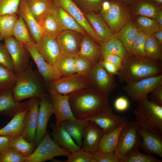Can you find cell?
I'll return each mask as SVG.
<instances>
[{
	"label": "cell",
	"instance_id": "obj_1",
	"mask_svg": "<svg viewBox=\"0 0 162 162\" xmlns=\"http://www.w3.org/2000/svg\"><path fill=\"white\" fill-rule=\"evenodd\" d=\"M68 95L71 111L78 119L83 120L110 106L108 96L92 86Z\"/></svg>",
	"mask_w": 162,
	"mask_h": 162
},
{
	"label": "cell",
	"instance_id": "obj_2",
	"mask_svg": "<svg viewBox=\"0 0 162 162\" xmlns=\"http://www.w3.org/2000/svg\"><path fill=\"white\" fill-rule=\"evenodd\" d=\"M161 61L148 58H137L128 55L122 59L117 75L119 82H134L162 75Z\"/></svg>",
	"mask_w": 162,
	"mask_h": 162
},
{
	"label": "cell",
	"instance_id": "obj_3",
	"mask_svg": "<svg viewBox=\"0 0 162 162\" xmlns=\"http://www.w3.org/2000/svg\"><path fill=\"white\" fill-rule=\"evenodd\" d=\"M17 76L16 85L13 89L14 98L16 102H19L32 97L40 99L47 94L45 89L46 85L42 76L38 70H33L31 65Z\"/></svg>",
	"mask_w": 162,
	"mask_h": 162
},
{
	"label": "cell",
	"instance_id": "obj_4",
	"mask_svg": "<svg viewBox=\"0 0 162 162\" xmlns=\"http://www.w3.org/2000/svg\"><path fill=\"white\" fill-rule=\"evenodd\" d=\"M137 102L134 113L139 127L162 136V107L151 102L148 95Z\"/></svg>",
	"mask_w": 162,
	"mask_h": 162
},
{
	"label": "cell",
	"instance_id": "obj_5",
	"mask_svg": "<svg viewBox=\"0 0 162 162\" xmlns=\"http://www.w3.org/2000/svg\"><path fill=\"white\" fill-rule=\"evenodd\" d=\"M98 13L104 20L113 34L117 33L130 20V4L118 0H110L106 9Z\"/></svg>",
	"mask_w": 162,
	"mask_h": 162
},
{
	"label": "cell",
	"instance_id": "obj_6",
	"mask_svg": "<svg viewBox=\"0 0 162 162\" xmlns=\"http://www.w3.org/2000/svg\"><path fill=\"white\" fill-rule=\"evenodd\" d=\"M136 121L128 122L120 133L114 152L120 160L124 162L128 154L131 152L139 149L142 137Z\"/></svg>",
	"mask_w": 162,
	"mask_h": 162
},
{
	"label": "cell",
	"instance_id": "obj_7",
	"mask_svg": "<svg viewBox=\"0 0 162 162\" xmlns=\"http://www.w3.org/2000/svg\"><path fill=\"white\" fill-rule=\"evenodd\" d=\"M70 153L69 151L57 145L46 131L34 152L26 158L25 162H44L47 160H53L55 157L60 156L68 157Z\"/></svg>",
	"mask_w": 162,
	"mask_h": 162
},
{
	"label": "cell",
	"instance_id": "obj_8",
	"mask_svg": "<svg viewBox=\"0 0 162 162\" xmlns=\"http://www.w3.org/2000/svg\"><path fill=\"white\" fill-rule=\"evenodd\" d=\"M85 74L91 86L107 96L117 86L114 75L108 73L99 62L93 64Z\"/></svg>",
	"mask_w": 162,
	"mask_h": 162
},
{
	"label": "cell",
	"instance_id": "obj_9",
	"mask_svg": "<svg viewBox=\"0 0 162 162\" xmlns=\"http://www.w3.org/2000/svg\"><path fill=\"white\" fill-rule=\"evenodd\" d=\"M4 45L8 50L12 61L14 72L18 75L27 69L30 65V55L22 43L13 36L5 39Z\"/></svg>",
	"mask_w": 162,
	"mask_h": 162
},
{
	"label": "cell",
	"instance_id": "obj_10",
	"mask_svg": "<svg viewBox=\"0 0 162 162\" xmlns=\"http://www.w3.org/2000/svg\"><path fill=\"white\" fill-rule=\"evenodd\" d=\"M23 45L36 64L38 71L46 85L61 78V75L57 68L54 65L50 64L44 60L33 41Z\"/></svg>",
	"mask_w": 162,
	"mask_h": 162
},
{
	"label": "cell",
	"instance_id": "obj_11",
	"mask_svg": "<svg viewBox=\"0 0 162 162\" xmlns=\"http://www.w3.org/2000/svg\"><path fill=\"white\" fill-rule=\"evenodd\" d=\"M62 94L68 95L75 91L91 86L86 75L76 73L62 77L58 80L46 85Z\"/></svg>",
	"mask_w": 162,
	"mask_h": 162
},
{
	"label": "cell",
	"instance_id": "obj_12",
	"mask_svg": "<svg viewBox=\"0 0 162 162\" xmlns=\"http://www.w3.org/2000/svg\"><path fill=\"white\" fill-rule=\"evenodd\" d=\"M124 91L134 102H137L162 85V74L146 78L134 82H126Z\"/></svg>",
	"mask_w": 162,
	"mask_h": 162
},
{
	"label": "cell",
	"instance_id": "obj_13",
	"mask_svg": "<svg viewBox=\"0 0 162 162\" xmlns=\"http://www.w3.org/2000/svg\"><path fill=\"white\" fill-rule=\"evenodd\" d=\"M83 35L72 30L62 31L56 38L61 54L74 58L79 52Z\"/></svg>",
	"mask_w": 162,
	"mask_h": 162
},
{
	"label": "cell",
	"instance_id": "obj_14",
	"mask_svg": "<svg viewBox=\"0 0 162 162\" xmlns=\"http://www.w3.org/2000/svg\"><path fill=\"white\" fill-rule=\"evenodd\" d=\"M56 6L65 10L75 21L100 46L102 42L93 27L85 16L83 13L72 0H52Z\"/></svg>",
	"mask_w": 162,
	"mask_h": 162
},
{
	"label": "cell",
	"instance_id": "obj_15",
	"mask_svg": "<svg viewBox=\"0 0 162 162\" xmlns=\"http://www.w3.org/2000/svg\"><path fill=\"white\" fill-rule=\"evenodd\" d=\"M48 88L53 113L56 118L55 125L59 126L62 122L65 120L76 119L71 111L68 95L60 94L52 89Z\"/></svg>",
	"mask_w": 162,
	"mask_h": 162
},
{
	"label": "cell",
	"instance_id": "obj_16",
	"mask_svg": "<svg viewBox=\"0 0 162 162\" xmlns=\"http://www.w3.org/2000/svg\"><path fill=\"white\" fill-rule=\"evenodd\" d=\"M82 120L95 122L102 129L104 133L128 122L125 117L114 114L110 106Z\"/></svg>",
	"mask_w": 162,
	"mask_h": 162
},
{
	"label": "cell",
	"instance_id": "obj_17",
	"mask_svg": "<svg viewBox=\"0 0 162 162\" xmlns=\"http://www.w3.org/2000/svg\"><path fill=\"white\" fill-rule=\"evenodd\" d=\"M40 102V99L38 97L30 98L27 101L28 110L25 118L22 135L28 142H35Z\"/></svg>",
	"mask_w": 162,
	"mask_h": 162
},
{
	"label": "cell",
	"instance_id": "obj_18",
	"mask_svg": "<svg viewBox=\"0 0 162 162\" xmlns=\"http://www.w3.org/2000/svg\"><path fill=\"white\" fill-rule=\"evenodd\" d=\"M35 143L37 146L41 142L45 133L49 120L53 113L52 103L48 94L40 98Z\"/></svg>",
	"mask_w": 162,
	"mask_h": 162
},
{
	"label": "cell",
	"instance_id": "obj_19",
	"mask_svg": "<svg viewBox=\"0 0 162 162\" xmlns=\"http://www.w3.org/2000/svg\"><path fill=\"white\" fill-rule=\"evenodd\" d=\"M104 134L102 129L95 122L87 121L83 132L84 140L81 148L94 154L96 153Z\"/></svg>",
	"mask_w": 162,
	"mask_h": 162
},
{
	"label": "cell",
	"instance_id": "obj_20",
	"mask_svg": "<svg viewBox=\"0 0 162 162\" xmlns=\"http://www.w3.org/2000/svg\"><path fill=\"white\" fill-rule=\"evenodd\" d=\"M27 107V102H17L15 101L13 89L0 90V115L13 117Z\"/></svg>",
	"mask_w": 162,
	"mask_h": 162
},
{
	"label": "cell",
	"instance_id": "obj_21",
	"mask_svg": "<svg viewBox=\"0 0 162 162\" xmlns=\"http://www.w3.org/2000/svg\"><path fill=\"white\" fill-rule=\"evenodd\" d=\"M138 131L142 140L139 146L143 152L153 154L162 158V136L154 134L138 126Z\"/></svg>",
	"mask_w": 162,
	"mask_h": 162
},
{
	"label": "cell",
	"instance_id": "obj_22",
	"mask_svg": "<svg viewBox=\"0 0 162 162\" xmlns=\"http://www.w3.org/2000/svg\"><path fill=\"white\" fill-rule=\"evenodd\" d=\"M17 14L23 19L33 41L37 44L41 38L40 28L30 11L26 0H21Z\"/></svg>",
	"mask_w": 162,
	"mask_h": 162
},
{
	"label": "cell",
	"instance_id": "obj_23",
	"mask_svg": "<svg viewBox=\"0 0 162 162\" xmlns=\"http://www.w3.org/2000/svg\"><path fill=\"white\" fill-rule=\"evenodd\" d=\"M52 8L60 33L65 30H72L77 32L83 35L87 34L69 14L62 8L56 5L53 2Z\"/></svg>",
	"mask_w": 162,
	"mask_h": 162
},
{
	"label": "cell",
	"instance_id": "obj_24",
	"mask_svg": "<svg viewBox=\"0 0 162 162\" xmlns=\"http://www.w3.org/2000/svg\"><path fill=\"white\" fill-rule=\"evenodd\" d=\"M36 44L43 58L50 64L54 65L61 55L55 38H41Z\"/></svg>",
	"mask_w": 162,
	"mask_h": 162
},
{
	"label": "cell",
	"instance_id": "obj_25",
	"mask_svg": "<svg viewBox=\"0 0 162 162\" xmlns=\"http://www.w3.org/2000/svg\"><path fill=\"white\" fill-rule=\"evenodd\" d=\"M101 55L100 46L88 34L83 35L78 56L86 58L94 64L99 62Z\"/></svg>",
	"mask_w": 162,
	"mask_h": 162
},
{
	"label": "cell",
	"instance_id": "obj_26",
	"mask_svg": "<svg viewBox=\"0 0 162 162\" xmlns=\"http://www.w3.org/2000/svg\"><path fill=\"white\" fill-rule=\"evenodd\" d=\"M83 13L93 27L102 43L113 37L114 34L99 13L94 12Z\"/></svg>",
	"mask_w": 162,
	"mask_h": 162
},
{
	"label": "cell",
	"instance_id": "obj_27",
	"mask_svg": "<svg viewBox=\"0 0 162 162\" xmlns=\"http://www.w3.org/2000/svg\"><path fill=\"white\" fill-rule=\"evenodd\" d=\"M131 13L156 19L162 6L152 0H136L130 4Z\"/></svg>",
	"mask_w": 162,
	"mask_h": 162
},
{
	"label": "cell",
	"instance_id": "obj_28",
	"mask_svg": "<svg viewBox=\"0 0 162 162\" xmlns=\"http://www.w3.org/2000/svg\"><path fill=\"white\" fill-rule=\"evenodd\" d=\"M28 110L27 107L14 116L6 125L0 129V136L15 138L22 135L24 129L25 118Z\"/></svg>",
	"mask_w": 162,
	"mask_h": 162
},
{
	"label": "cell",
	"instance_id": "obj_29",
	"mask_svg": "<svg viewBox=\"0 0 162 162\" xmlns=\"http://www.w3.org/2000/svg\"><path fill=\"white\" fill-rule=\"evenodd\" d=\"M52 129L50 134L53 138L54 141L60 147L69 151L71 153L79 150L81 147L76 144L73 138L64 128L60 125L56 126L50 124Z\"/></svg>",
	"mask_w": 162,
	"mask_h": 162
},
{
	"label": "cell",
	"instance_id": "obj_30",
	"mask_svg": "<svg viewBox=\"0 0 162 162\" xmlns=\"http://www.w3.org/2000/svg\"><path fill=\"white\" fill-rule=\"evenodd\" d=\"M38 23L40 28L41 38H56L61 33L52 5Z\"/></svg>",
	"mask_w": 162,
	"mask_h": 162
},
{
	"label": "cell",
	"instance_id": "obj_31",
	"mask_svg": "<svg viewBox=\"0 0 162 162\" xmlns=\"http://www.w3.org/2000/svg\"><path fill=\"white\" fill-rule=\"evenodd\" d=\"M126 123L120 124L110 132L104 133L100 140L96 153L102 154L114 152L121 132Z\"/></svg>",
	"mask_w": 162,
	"mask_h": 162
},
{
	"label": "cell",
	"instance_id": "obj_32",
	"mask_svg": "<svg viewBox=\"0 0 162 162\" xmlns=\"http://www.w3.org/2000/svg\"><path fill=\"white\" fill-rule=\"evenodd\" d=\"M139 32L130 20L115 34L129 56H131L132 45Z\"/></svg>",
	"mask_w": 162,
	"mask_h": 162
},
{
	"label": "cell",
	"instance_id": "obj_33",
	"mask_svg": "<svg viewBox=\"0 0 162 162\" xmlns=\"http://www.w3.org/2000/svg\"><path fill=\"white\" fill-rule=\"evenodd\" d=\"M87 121L76 118L68 120L62 122L60 125L63 127L76 144L81 147L82 144V139L83 131Z\"/></svg>",
	"mask_w": 162,
	"mask_h": 162
},
{
	"label": "cell",
	"instance_id": "obj_34",
	"mask_svg": "<svg viewBox=\"0 0 162 162\" xmlns=\"http://www.w3.org/2000/svg\"><path fill=\"white\" fill-rule=\"evenodd\" d=\"M100 47L101 56L106 54H113L123 59L128 55L125 48L115 34L112 38L103 42Z\"/></svg>",
	"mask_w": 162,
	"mask_h": 162
},
{
	"label": "cell",
	"instance_id": "obj_35",
	"mask_svg": "<svg viewBox=\"0 0 162 162\" xmlns=\"http://www.w3.org/2000/svg\"><path fill=\"white\" fill-rule=\"evenodd\" d=\"M135 16L133 23L139 32L149 36L162 29L155 19L142 16Z\"/></svg>",
	"mask_w": 162,
	"mask_h": 162
},
{
	"label": "cell",
	"instance_id": "obj_36",
	"mask_svg": "<svg viewBox=\"0 0 162 162\" xmlns=\"http://www.w3.org/2000/svg\"><path fill=\"white\" fill-rule=\"evenodd\" d=\"M29 9L34 17L38 23L50 9L52 0H26Z\"/></svg>",
	"mask_w": 162,
	"mask_h": 162
},
{
	"label": "cell",
	"instance_id": "obj_37",
	"mask_svg": "<svg viewBox=\"0 0 162 162\" xmlns=\"http://www.w3.org/2000/svg\"><path fill=\"white\" fill-rule=\"evenodd\" d=\"M37 147L35 142L27 141L22 135L13 139L10 143V148L16 149L26 158L32 154Z\"/></svg>",
	"mask_w": 162,
	"mask_h": 162
},
{
	"label": "cell",
	"instance_id": "obj_38",
	"mask_svg": "<svg viewBox=\"0 0 162 162\" xmlns=\"http://www.w3.org/2000/svg\"><path fill=\"white\" fill-rule=\"evenodd\" d=\"M162 44L152 35L148 36L144 47L146 57L161 61L162 59Z\"/></svg>",
	"mask_w": 162,
	"mask_h": 162
},
{
	"label": "cell",
	"instance_id": "obj_39",
	"mask_svg": "<svg viewBox=\"0 0 162 162\" xmlns=\"http://www.w3.org/2000/svg\"><path fill=\"white\" fill-rule=\"evenodd\" d=\"M18 16L17 14L0 16V33L2 40L13 36V29Z\"/></svg>",
	"mask_w": 162,
	"mask_h": 162
},
{
	"label": "cell",
	"instance_id": "obj_40",
	"mask_svg": "<svg viewBox=\"0 0 162 162\" xmlns=\"http://www.w3.org/2000/svg\"><path fill=\"white\" fill-rule=\"evenodd\" d=\"M12 34L16 40L23 44L33 40L25 22L19 15L14 26Z\"/></svg>",
	"mask_w": 162,
	"mask_h": 162
},
{
	"label": "cell",
	"instance_id": "obj_41",
	"mask_svg": "<svg viewBox=\"0 0 162 162\" xmlns=\"http://www.w3.org/2000/svg\"><path fill=\"white\" fill-rule=\"evenodd\" d=\"M54 65L60 73L62 77L72 75L76 73L74 58L62 54Z\"/></svg>",
	"mask_w": 162,
	"mask_h": 162
},
{
	"label": "cell",
	"instance_id": "obj_42",
	"mask_svg": "<svg viewBox=\"0 0 162 162\" xmlns=\"http://www.w3.org/2000/svg\"><path fill=\"white\" fill-rule=\"evenodd\" d=\"M17 78L13 71L0 64V90L13 89Z\"/></svg>",
	"mask_w": 162,
	"mask_h": 162
},
{
	"label": "cell",
	"instance_id": "obj_43",
	"mask_svg": "<svg viewBox=\"0 0 162 162\" xmlns=\"http://www.w3.org/2000/svg\"><path fill=\"white\" fill-rule=\"evenodd\" d=\"M148 36L142 32H139L132 45L131 56L137 58H147L144 47Z\"/></svg>",
	"mask_w": 162,
	"mask_h": 162
},
{
	"label": "cell",
	"instance_id": "obj_44",
	"mask_svg": "<svg viewBox=\"0 0 162 162\" xmlns=\"http://www.w3.org/2000/svg\"><path fill=\"white\" fill-rule=\"evenodd\" d=\"M83 13L94 12L98 13L105 0H72Z\"/></svg>",
	"mask_w": 162,
	"mask_h": 162
},
{
	"label": "cell",
	"instance_id": "obj_45",
	"mask_svg": "<svg viewBox=\"0 0 162 162\" xmlns=\"http://www.w3.org/2000/svg\"><path fill=\"white\" fill-rule=\"evenodd\" d=\"M94 154L81 148L70 154L67 157V160L63 162H96Z\"/></svg>",
	"mask_w": 162,
	"mask_h": 162
},
{
	"label": "cell",
	"instance_id": "obj_46",
	"mask_svg": "<svg viewBox=\"0 0 162 162\" xmlns=\"http://www.w3.org/2000/svg\"><path fill=\"white\" fill-rule=\"evenodd\" d=\"M162 160L151 154L141 153L139 149L130 152L124 162H161Z\"/></svg>",
	"mask_w": 162,
	"mask_h": 162
},
{
	"label": "cell",
	"instance_id": "obj_47",
	"mask_svg": "<svg viewBox=\"0 0 162 162\" xmlns=\"http://www.w3.org/2000/svg\"><path fill=\"white\" fill-rule=\"evenodd\" d=\"M21 0H0V16L17 14Z\"/></svg>",
	"mask_w": 162,
	"mask_h": 162
},
{
	"label": "cell",
	"instance_id": "obj_48",
	"mask_svg": "<svg viewBox=\"0 0 162 162\" xmlns=\"http://www.w3.org/2000/svg\"><path fill=\"white\" fill-rule=\"evenodd\" d=\"M26 158L17 150L11 148L0 154V162H25Z\"/></svg>",
	"mask_w": 162,
	"mask_h": 162
},
{
	"label": "cell",
	"instance_id": "obj_49",
	"mask_svg": "<svg viewBox=\"0 0 162 162\" xmlns=\"http://www.w3.org/2000/svg\"><path fill=\"white\" fill-rule=\"evenodd\" d=\"M76 73L86 74L93 65L86 58L77 56L74 58Z\"/></svg>",
	"mask_w": 162,
	"mask_h": 162
},
{
	"label": "cell",
	"instance_id": "obj_50",
	"mask_svg": "<svg viewBox=\"0 0 162 162\" xmlns=\"http://www.w3.org/2000/svg\"><path fill=\"white\" fill-rule=\"evenodd\" d=\"M0 64L14 71V66L10 54L4 44L0 43Z\"/></svg>",
	"mask_w": 162,
	"mask_h": 162
},
{
	"label": "cell",
	"instance_id": "obj_51",
	"mask_svg": "<svg viewBox=\"0 0 162 162\" xmlns=\"http://www.w3.org/2000/svg\"><path fill=\"white\" fill-rule=\"evenodd\" d=\"M96 162H120V160L114 152L93 154Z\"/></svg>",
	"mask_w": 162,
	"mask_h": 162
},
{
	"label": "cell",
	"instance_id": "obj_52",
	"mask_svg": "<svg viewBox=\"0 0 162 162\" xmlns=\"http://www.w3.org/2000/svg\"><path fill=\"white\" fill-rule=\"evenodd\" d=\"M151 93L149 100L152 102L162 107V85L156 88Z\"/></svg>",
	"mask_w": 162,
	"mask_h": 162
},
{
	"label": "cell",
	"instance_id": "obj_53",
	"mask_svg": "<svg viewBox=\"0 0 162 162\" xmlns=\"http://www.w3.org/2000/svg\"><path fill=\"white\" fill-rule=\"evenodd\" d=\"M101 59L106 60L112 63L117 68L118 70L122 67V58L116 55L105 54L101 56Z\"/></svg>",
	"mask_w": 162,
	"mask_h": 162
},
{
	"label": "cell",
	"instance_id": "obj_54",
	"mask_svg": "<svg viewBox=\"0 0 162 162\" xmlns=\"http://www.w3.org/2000/svg\"><path fill=\"white\" fill-rule=\"evenodd\" d=\"M129 102L125 97H120L118 98L114 102L115 108L119 111H123L128 109L129 106Z\"/></svg>",
	"mask_w": 162,
	"mask_h": 162
},
{
	"label": "cell",
	"instance_id": "obj_55",
	"mask_svg": "<svg viewBox=\"0 0 162 162\" xmlns=\"http://www.w3.org/2000/svg\"><path fill=\"white\" fill-rule=\"evenodd\" d=\"M14 138L10 136H0V154L4 153L10 148V142Z\"/></svg>",
	"mask_w": 162,
	"mask_h": 162
},
{
	"label": "cell",
	"instance_id": "obj_56",
	"mask_svg": "<svg viewBox=\"0 0 162 162\" xmlns=\"http://www.w3.org/2000/svg\"><path fill=\"white\" fill-rule=\"evenodd\" d=\"M99 62L106 71L111 75H117L118 70L113 64L106 60L101 59Z\"/></svg>",
	"mask_w": 162,
	"mask_h": 162
},
{
	"label": "cell",
	"instance_id": "obj_57",
	"mask_svg": "<svg viewBox=\"0 0 162 162\" xmlns=\"http://www.w3.org/2000/svg\"><path fill=\"white\" fill-rule=\"evenodd\" d=\"M151 35L162 43V29L153 33Z\"/></svg>",
	"mask_w": 162,
	"mask_h": 162
},
{
	"label": "cell",
	"instance_id": "obj_58",
	"mask_svg": "<svg viewBox=\"0 0 162 162\" xmlns=\"http://www.w3.org/2000/svg\"><path fill=\"white\" fill-rule=\"evenodd\" d=\"M156 20L161 28H162V10H161L158 13Z\"/></svg>",
	"mask_w": 162,
	"mask_h": 162
},
{
	"label": "cell",
	"instance_id": "obj_59",
	"mask_svg": "<svg viewBox=\"0 0 162 162\" xmlns=\"http://www.w3.org/2000/svg\"><path fill=\"white\" fill-rule=\"evenodd\" d=\"M123 2L126 4H130L136 0H118Z\"/></svg>",
	"mask_w": 162,
	"mask_h": 162
},
{
	"label": "cell",
	"instance_id": "obj_60",
	"mask_svg": "<svg viewBox=\"0 0 162 162\" xmlns=\"http://www.w3.org/2000/svg\"><path fill=\"white\" fill-rule=\"evenodd\" d=\"M158 3L160 6H162V0H152Z\"/></svg>",
	"mask_w": 162,
	"mask_h": 162
},
{
	"label": "cell",
	"instance_id": "obj_61",
	"mask_svg": "<svg viewBox=\"0 0 162 162\" xmlns=\"http://www.w3.org/2000/svg\"><path fill=\"white\" fill-rule=\"evenodd\" d=\"M0 40H2V38H1V34H0Z\"/></svg>",
	"mask_w": 162,
	"mask_h": 162
}]
</instances>
